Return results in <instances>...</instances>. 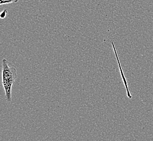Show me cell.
Wrapping results in <instances>:
<instances>
[{"mask_svg":"<svg viewBox=\"0 0 153 141\" xmlns=\"http://www.w3.org/2000/svg\"><path fill=\"white\" fill-rule=\"evenodd\" d=\"M17 78V71L14 68H9L8 62L2 60V84L6 92V99L8 102L12 101V88Z\"/></svg>","mask_w":153,"mask_h":141,"instance_id":"cell-1","label":"cell"},{"mask_svg":"<svg viewBox=\"0 0 153 141\" xmlns=\"http://www.w3.org/2000/svg\"><path fill=\"white\" fill-rule=\"evenodd\" d=\"M112 47H113V48H114V52H115V56H116V58H117L118 64L119 67H120V71H121L122 78V79L123 80L124 85L126 86V90H127V96H128V97H129V98L130 99V98H132V96H131V94H130L129 90V88H128V83H127V80H126V78L125 76H124V74L123 73V71L122 70V66H121V63H120V60H119V58H118V56L117 53V51H116V48H115V45H114V43L113 42H112Z\"/></svg>","mask_w":153,"mask_h":141,"instance_id":"cell-2","label":"cell"},{"mask_svg":"<svg viewBox=\"0 0 153 141\" xmlns=\"http://www.w3.org/2000/svg\"><path fill=\"white\" fill-rule=\"evenodd\" d=\"M7 13V10H4L2 13V14H1V18H4L6 17V13Z\"/></svg>","mask_w":153,"mask_h":141,"instance_id":"cell-4","label":"cell"},{"mask_svg":"<svg viewBox=\"0 0 153 141\" xmlns=\"http://www.w3.org/2000/svg\"><path fill=\"white\" fill-rule=\"evenodd\" d=\"M19 0H0V4L2 5L4 4H10V3L18 2Z\"/></svg>","mask_w":153,"mask_h":141,"instance_id":"cell-3","label":"cell"}]
</instances>
